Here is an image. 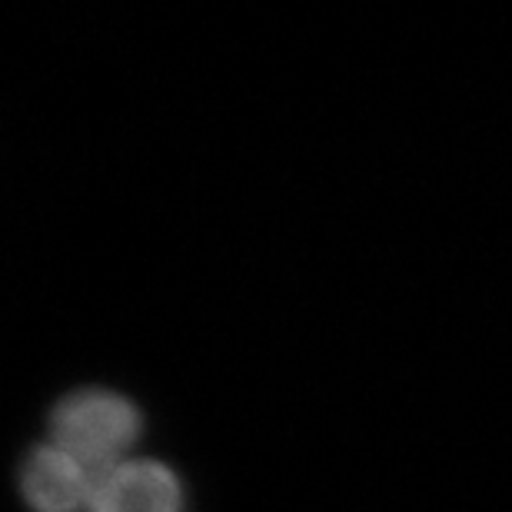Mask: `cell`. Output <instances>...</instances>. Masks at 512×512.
I'll return each mask as SVG.
<instances>
[{"label":"cell","instance_id":"1","mask_svg":"<svg viewBox=\"0 0 512 512\" xmlns=\"http://www.w3.org/2000/svg\"><path fill=\"white\" fill-rule=\"evenodd\" d=\"M137 439V413L127 399L110 393L70 396L54 413V446L84 463L94 476L127 463L124 453Z\"/></svg>","mask_w":512,"mask_h":512},{"label":"cell","instance_id":"2","mask_svg":"<svg viewBox=\"0 0 512 512\" xmlns=\"http://www.w3.org/2000/svg\"><path fill=\"white\" fill-rule=\"evenodd\" d=\"M100 476H94L84 463L64 449L50 446L27 463L24 493L37 512H77L94 503Z\"/></svg>","mask_w":512,"mask_h":512},{"label":"cell","instance_id":"3","mask_svg":"<svg viewBox=\"0 0 512 512\" xmlns=\"http://www.w3.org/2000/svg\"><path fill=\"white\" fill-rule=\"evenodd\" d=\"M94 512H180V486L157 463H120L100 476Z\"/></svg>","mask_w":512,"mask_h":512}]
</instances>
